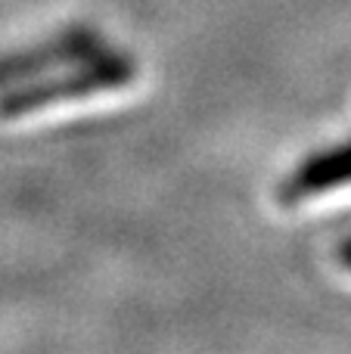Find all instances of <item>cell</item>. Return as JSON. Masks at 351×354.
<instances>
[{
    "label": "cell",
    "mask_w": 351,
    "mask_h": 354,
    "mask_svg": "<svg viewBox=\"0 0 351 354\" xmlns=\"http://www.w3.org/2000/svg\"><path fill=\"white\" fill-rule=\"evenodd\" d=\"M134 75L137 66L128 53L106 47L103 53L91 56L84 62H75V66H66L56 75H44V78L6 87L0 93V122H12V118L31 115V112L50 109V106L59 103H72V100L93 97V93L122 91L134 81Z\"/></svg>",
    "instance_id": "1"
},
{
    "label": "cell",
    "mask_w": 351,
    "mask_h": 354,
    "mask_svg": "<svg viewBox=\"0 0 351 354\" xmlns=\"http://www.w3.org/2000/svg\"><path fill=\"white\" fill-rule=\"evenodd\" d=\"M109 47L106 37L93 25H68V28L50 35L47 41H37L25 50L0 53V87H16L25 81L44 78L56 68L84 62L91 56L103 53Z\"/></svg>",
    "instance_id": "2"
},
{
    "label": "cell",
    "mask_w": 351,
    "mask_h": 354,
    "mask_svg": "<svg viewBox=\"0 0 351 354\" xmlns=\"http://www.w3.org/2000/svg\"><path fill=\"white\" fill-rule=\"evenodd\" d=\"M342 261H345L348 268H351V239H348L345 245H342Z\"/></svg>",
    "instance_id": "4"
},
{
    "label": "cell",
    "mask_w": 351,
    "mask_h": 354,
    "mask_svg": "<svg viewBox=\"0 0 351 354\" xmlns=\"http://www.w3.org/2000/svg\"><path fill=\"white\" fill-rule=\"evenodd\" d=\"M345 183H351V140L342 143V147L311 156L286 180L283 196L286 199H305V196L323 193V189H333V187H345Z\"/></svg>",
    "instance_id": "3"
}]
</instances>
